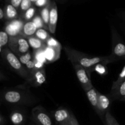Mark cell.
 I'll list each match as a JSON object with an SVG mask.
<instances>
[{
    "label": "cell",
    "mask_w": 125,
    "mask_h": 125,
    "mask_svg": "<svg viewBox=\"0 0 125 125\" xmlns=\"http://www.w3.org/2000/svg\"><path fill=\"white\" fill-rule=\"evenodd\" d=\"M63 49L68 60L70 61L72 64H79L86 68H92L97 64L101 63L107 65V64L118 61L111 55L106 56H91L78 51L69 46H65Z\"/></svg>",
    "instance_id": "cell-1"
},
{
    "label": "cell",
    "mask_w": 125,
    "mask_h": 125,
    "mask_svg": "<svg viewBox=\"0 0 125 125\" xmlns=\"http://www.w3.org/2000/svg\"><path fill=\"white\" fill-rule=\"evenodd\" d=\"M1 100L5 104L12 105H32L39 101L29 88L20 86L3 91Z\"/></svg>",
    "instance_id": "cell-2"
},
{
    "label": "cell",
    "mask_w": 125,
    "mask_h": 125,
    "mask_svg": "<svg viewBox=\"0 0 125 125\" xmlns=\"http://www.w3.org/2000/svg\"><path fill=\"white\" fill-rule=\"evenodd\" d=\"M2 58L12 67V69L21 78L27 81L30 77V74L26 67L21 63L18 56L13 53L9 48L5 47L0 50Z\"/></svg>",
    "instance_id": "cell-3"
},
{
    "label": "cell",
    "mask_w": 125,
    "mask_h": 125,
    "mask_svg": "<svg viewBox=\"0 0 125 125\" xmlns=\"http://www.w3.org/2000/svg\"><path fill=\"white\" fill-rule=\"evenodd\" d=\"M111 31L112 36L111 55L118 61L125 60V44L115 27L112 23H111Z\"/></svg>",
    "instance_id": "cell-4"
},
{
    "label": "cell",
    "mask_w": 125,
    "mask_h": 125,
    "mask_svg": "<svg viewBox=\"0 0 125 125\" xmlns=\"http://www.w3.org/2000/svg\"><path fill=\"white\" fill-rule=\"evenodd\" d=\"M8 47L18 57L29 51L30 45L26 38L20 35H17L9 37Z\"/></svg>",
    "instance_id": "cell-5"
},
{
    "label": "cell",
    "mask_w": 125,
    "mask_h": 125,
    "mask_svg": "<svg viewBox=\"0 0 125 125\" xmlns=\"http://www.w3.org/2000/svg\"><path fill=\"white\" fill-rule=\"evenodd\" d=\"M78 79L80 82L84 91L89 90L94 87L90 78L91 68H86L79 64H73Z\"/></svg>",
    "instance_id": "cell-6"
},
{
    "label": "cell",
    "mask_w": 125,
    "mask_h": 125,
    "mask_svg": "<svg viewBox=\"0 0 125 125\" xmlns=\"http://www.w3.org/2000/svg\"><path fill=\"white\" fill-rule=\"evenodd\" d=\"M30 77L29 80L26 81L23 84L20 85L23 88H28L29 87H39L46 81V72L44 67L41 68H35L29 72Z\"/></svg>",
    "instance_id": "cell-7"
},
{
    "label": "cell",
    "mask_w": 125,
    "mask_h": 125,
    "mask_svg": "<svg viewBox=\"0 0 125 125\" xmlns=\"http://www.w3.org/2000/svg\"><path fill=\"white\" fill-rule=\"evenodd\" d=\"M31 118L36 125H53L52 119L48 112L41 105L32 108Z\"/></svg>",
    "instance_id": "cell-8"
},
{
    "label": "cell",
    "mask_w": 125,
    "mask_h": 125,
    "mask_svg": "<svg viewBox=\"0 0 125 125\" xmlns=\"http://www.w3.org/2000/svg\"><path fill=\"white\" fill-rule=\"evenodd\" d=\"M57 20H58V9L56 1H51L50 5V19H49L48 31L51 34H54L56 30Z\"/></svg>",
    "instance_id": "cell-9"
},
{
    "label": "cell",
    "mask_w": 125,
    "mask_h": 125,
    "mask_svg": "<svg viewBox=\"0 0 125 125\" xmlns=\"http://www.w3.org/2000/svg\"><path fill=\"white\" fill-rule=\"evenodd\" d=\"M98 105L100 109V117L103 123L105 122V115L107 112L110 110V99L108 96L101 94L98 91Z\"/></svg>",
    "instance_id": "cell-10"
},
{
    "label": "cell",
    "mask_w": 125,
    "mask_h": 125,
    "mask_svg": "<svg viewBox=\"0 0 125 125\" xmlns=\"http://www.w3.org/2000/svg\"><path fill=\"white\" fill-rule=\"evenodd\" d=\"M72 112L65 108H59L52 112V116L57 124L59 125L65 123H68Z\"/></svg>",
    "instance_id": "cell-11"
},
{
    "label": "cell",
    "mask_w": 125,
    "mask_h": 125,
    "mask_svg": "<svg viewBox=\"0 0 125 125\" xmlns=\"http://www.w3.org/2000/svg\"><path fill=\"white\" fill-rule=\"evenodd\" d=\"M10 23L7 25L6 30H4L9 36H15L19 35V33L23 26L24 22L21 18H18L17 19L10 21Z\"/></svg>",
    "instance_id": "cell-12"
},
{
    "label": "cell",
    "mask_w": 125,
    "mask_h": 125,
    "mask_svg": "<svg viewBox=\"0 0 125 125\" xmlns=\"http://www.w3.org/2000/svg\"><path fill=\"white\" fill-rule=\"evenodd\" d=\"M61 48L46 46L44 50V54L47 62H53L58 60L61 56Z\"/></svg>",
    "instance_id": "cell-13"
},
{
    "label": "cell",
    "mask_w": 125,
    "mask_h": 125,
    "mask_svg": "<svg viewBox=\"0 0 125 125\" xmlns=\"http://www.w3.org/2000/svg\"><path fill=\"white\" fill-rule=\"evenodd\" d=\"M125 96V80L116 88L111 89L108 97L112 100L121 101Z\"/></svg>",
    "instance_id": "cell-14"
},
{
    "label": "cell",
    "mask_w": 125,
    "mask_h": 125,
    "mask_svg": "<svg viewBox=\"0 0 125 125\" xmlns=\"http://www.w3.org/2000/svg\"><path fill=\"white\" fill-rule=\"evenodd\" d=\"M87 99H89L90 104L96 113L100 116V109L98 105V91L94 87L92 88L89 90L85 91Z\"/></svg>",
    "instance_id": "cell-15"
},
{
    "label": "cell",
    "mask_w": 125,
    "mask_h": 125,
    "mask_svg": "<svg viewBox=\"0 0 125 125\" xmlns=\"http://www.w3.org/2000/svg\"><path fill=\"white\" fill-rule=\"evenodd\" d=\"M37 30V28L32 21L24 22L19 33V35L26 38L28 37L32 36L35 34Z\"/></svg>",
    "instance_id": "cell-16"
},
{
    "label": "cell",
    "mask_w": 125,
    "mask_h": 125,
    "mask_svg": "<svg viewBox=\"0 0 125 125\" xmlns=\"http://www.w3.org/2000/svg\"><path fill=\"white\" fill-rule=\"evenodd\" d=\"M26 39L28 40V43H29L30 47L32 48L34 51L45 50V48L47 46L46 42L40 40V39H39L35 35L28 37V38H26Z\"/></svg>",
    "instance_id": "cell-17"
},
{
    "label": "cell",
    "mask_w": 125,
    "mask_h": 125,
    "mask_svg": "<svg viewBox=\"0 0 125 125\" xmlns=\"http://www.w3.org/2000/svg\"><path fill=\"white\" fill-rule=\"evenodd\" d=\"M4 11L5 13V18L7 20H13L20 17L18 12V10L10 4H7L4 7Z\"/></svg>",
    "instance_id": "cell-18"
},
{
    "label": "cell",
    "mask_w": 125,
    "mask_h": 125,
    "mask_svg": "<svg viewBox=\"0 0 125 125\" xmlns=\"http://www.w3.org/2000/svg\"><path fill=\"white\" fill-rule=\"evenodd\" d=\"M10 120L13 125H23L26 120L24 113L20 110H14L10 114Z\"/></svg>",
    "instance_id": "cell-19"
},
{
    "label": "cell",
    "mask_w": 125,
    "mask_h": 125,
    "mask_svg": "<svg viewBox=\"0 0 125 125\" xmlns=\"http://www.w3.org/2000/svg\"><path fill=\"white\" fill-rule=\"evenodd\" d=\"M36 8L34 6H32L29 9L27 10L26 11L23 13L22 14H21L20 15V18H21V20H23L24 22H29V21H31L32 20V18H34V16L37 14L36 13Z\"/></svg>",
    "instance_id": "cell-20"
},
{
    "label": "cell",
    "mask_w": 125,
    "mask_h": 125,
    "mask_svg": "<svg viewBox=\"0 0 125 125\" xmlns=\"http://www.w3.org/2000/svg\"><path fill=\"white\" fill-rule=\"evenodd\" d=\"M50 5L51 3L49 4L45 7H42L40 11V15L44 22L46 29L48 30L49 26V19H50Z\"/></svg>",
    "instance_id": "cell-21"
},
{
    "label": "cell",
    "mask_w": 125,
    "mask_h": 125,
    "mask_svg": "<svg viewBox=\"0 0 125 125\" xmlns=\"http://www.w3.org/2000/svg\"><path fill=\"white\" fill-rule=\"evenodd\" d=\"M34 35L36 37H37L40 40L45 42H46L48 39L51 37L48 32L45 28H39V29H37V30L36 31Z\"/></svg>",
    "instance_id": "cell-22"
},
{
    "label": "cell",
    "mask_w": 125,
    "mask_h": 125,
    "mask_svg": "<svg viewBox=\"0 0 125 125\" xmlns=\"http://www.w3.org/2000/svg\"><path fill=\"white\" fill-rule=\"evenodd\" d=\"M9 34L5 31H1L0 32V50L8 46L9 37Z\"/></svg>",
    "instance_id": "cell-23"
},
{
    "label": "cell",
    "mask_w": 125,
    "mask_h": 125,
    "mask_svg": "<svg viewBox=\"0 0 125 125\" xmlns=\"http://www.w3.org/2000/svg\"><path fill=\"white\" fill-rule=\"evenodd\" d=\"M34 5V4L32 2L31 0H22L19 9H18V11H19L20 15L24 13L25 11L29 9L30 7H31Z\"/></svg>",
    "instance_id": "cell-24"
},
{
    "label": "cell",
    "mask_w": 125,
    "mask_h": 125,
    "mask_svg": "<svg viewBox=\"0 0 125 125\" xmlns=\"http://www.w3.org/2000/svg\"><path fill=\"white\" fill-rule=\"evenodd\" d=\"M104 125H120L118 121L116 120L113 116V115L109 111L107 112L105 115V122Z\"/></svg>",
    "instance_id": "cell-25"
},
{
    "label": "cell",
    "mask_w": 125,
    "mask_h": 125,
    "mask_svg": "<svg viewBox=\"0 0 125 125\" xmlns=\"http://www.w3.org/2000/svg\"><path fill=\"white\" fill-rule=\"evenodd\" d=\"M33 56H34V58H34L36 61H39V62H43V63H45L46 62H47L45 57L44 50H37V51H34Z\"/></svg>",
    "instance_id": "cell-26"
},
{
    "label": "cell",
    "mask_w": 125,
    "mask_h": 125,
    "mask_svg": "<svg viewBox=\"0 0 125 125\" xmlns=\"http://www.w3.org/2000/svg\"><path fill=\"white\" fill-rule=\"evenodd\" d=\"M125 80V65L124 67H123V68L122 69V71H121V72L120 73V74L118 75L117 79L112 83V87H111V89H114V88H116L118 85L120 84V83H122V82H123Z\"/></svg>",
    "instance_id": "cell-27"
},
{
    "label": "cell",
    "mask_w": 125,
    "mask_h": 125,
    "mask_svg": "<svg viewBox=\"0 0 125 125\" xmlns=\"http://www.w3.org/2000/svg\"><path fill=\"white\" fill-rule=\"evenodd\" d=\"M32 21L34 23V24L35 25V26H37V29H39V28H45V29H46V27H45L43 21L40 13H39V14L35 15L34 16V18H32Z\"/></svg>",
    "instance_id": "cell-28"
},
{
    "label": "cell",
    "mask_w": 125,
    "mask_h": 125,
    "mask_svg": "<svg viewBox=\"0 0 125 125\" xmlns=\"http://www.w3.org/2000/svg\"><path fill=\"white\" fill-rule=\"evenodd\" d=\"M18 58L20 60V61L21 62L22 64L25 65L27 62H29V61H31V60H32L33 58L31 53L29 51L27 53H26L23 54V55L18 56Z\"/></svg>",
    "instance_id": "cell-29"
},
{
    "label": "cell",
    "mask_w": 125,
    "mask_h": 125,
    "mask_svg": "<svg viewBox=\"0 0 125 125\" xmlns=\"http://www.w3.org/2000/svg\"><path fill=\"white\" fill-rule=\"evenodd\" d=\"M46 45L48 47H52L55 48H61L62 49V45H61V43L51 36L48 39L47 41L46 42Z\"/></svg>",
    "instance_id": "cell-30"
},
{
    "label": "cell",
    "mask_w": 125,
    "mask_h": 125,
    "mask_svg": "<svg viewBox=\"0 0 125 125\" xmlns=\"http://www.w3.org/2000/svg\"><path fill=\"white\" fill-rule=\"evenodd\" d=\"M96 67L94 68V70L101 75H104L107 73V69L106 67V65L103 64H97L95 65Z\"/></svg>",
    "instance_id": "cell-31"
},
{
    "label": "cell",
    "mask_w": 125,
    "mask_h": 125,
    "mask_svg": "<svg viewBox=\"0 0 125 125\" xmlns=\"http://www.w3.org/2000/svg\"><path fill=\"white\" fill-rule=\"evenodd\" d=\"M51 0H37L34 4V6L42 8L51 3Z\"/></svg>",
    "instance_id": "cell-32"
},
{
    "label": "cell",
    "mask_w": 125,
    "mask_h": 125,
    "mask_svg": "<svg viewBox=\"0 0 125 125\" xmlns=\"http://www.w3.org/2000/svg\"><path fill=\"white\" fill-rule=\"evenodd\" d=\"M35 64H36V61L33 58L32 60H31L29 62H27L25 64V66L27 69L29 71V72H31V71H32L33 69L35 68Z\"/></svg>",
    "instance_id": "cell-33"
},
{
    "label": "cell",
    "mask_w": 125,
    "mask_h": 125,
    "mask_svg": "<svg viewBox=\"0 0 125 125\" xmlns=\"http://www.w3.org/2000/svg\"><path fill=\"white\" fill-rule=\"evenodd\" d=\"M21 1L22 0H7L8 3L12 4V6H14L15 7H16L18 10V9H19Z\"/></svg>",
    "instance_id": "cell-34"
},
{
    "label": "cell",
    "mask_w": 125,
    "mask_h": 125,
    "mask_svg": "<svg viewBox=\"0 0 125 125\" xmlns=\"http://www.w3.org/2000/svg\"><path fill=\"white\" fill-rule=\"evenodd\" d=\"M68 123H69L70 125H79L78 120H76L75 116H74L73 113H72L70 119L69 121H68Z\"/></svg>",
    "instance_id": "cell-35"
},
{
    "label": "cell",
    "mask_w": 125,
    "mask_h": 125,
    "mask_svg": "<svg viewBox=\"0 0 125 125\" xmlns=\"http://www.w3.org/2000/svg\"><path fill=\"white\" fill-rule=\"evenodd\" d=\"M117 15H118V16L121 20L125 22V11H122L120 12H118Z\"/></svg>",
    "instance_id": "cell-36"
},
{
    "label": "cell",
    "mask_w": 125,
    "mask_h": 125,
    "mask_svg": "<svg viewBox=\"0 0 125 125\" xmlns=\"http://www.w3.org/2000/svg\"><path fill=\"white\" fill-rule=\"evenodd\" d=\"M0 19L1 20H3L6 19L5 18L4 11V8H2V7L0 8Z\"/></svg>",
    "instance_id": "cell-37"
},
{
    "label": "cell",
    "mask_w": 125,
    "mask_h": 125,
    "mask_svg": "<svg viewBox=\"0 0 125 125\" xmlns=\"http://www.w3.org/2000/svg\"><path fill=\"white\" fill-rule=\"evenodd\" d=\"M6 123V119L4 118V116H2V114H1V115H0V125H5Z\"/></svg>",
    "instance_id": "cell-38"
},
{
    "label": "cell",
    "mask_w": 125,
    "mask_h": 125,
    "mask_svg": "<svg viewBox=\"0 0 125 125\" xmlns=\"http://www.w3.org/2000/svg\"><path fill=\"white\" fill-rule=\"evenodd\" d=\"M70 125L68 123H65L61 124V125Z\"/></svg>",
    "instance_id": "cell-39"
},
{
    "label": "cell",
    "mask_w": 125,
    "mask_h": 125,
    "mask_svg": "<svg viewBox=\"0 0 125 125\" xmlns=\"http://www.w3.org/2000/svg\"><path fill=\"white\" fill-rule=\"evenodd\" d=\"M31 1L32 2V3L34 4H35V2H36V1H37V0H31Z\"/></svg>",
    "instance_id": "cell-40"
},
{
    "label": "cell",
    "mask_w": 125,
    "mask_h": 125,
    "mask_svg": "<svg viewBox=\"0 0 125 125\" xmlns=\"http://www.w3.org/2000/svg\"><path fill=\"white\" fill-rule=\"evenodd\" d=\"M57 1H59V2H65L66 0H57Z\"/></svg>",
    "instance_id": "cell-41"
},
{
    "label": "cell",
    "mask_w": 125,
    "mask_h": 125,
    "mask_svg": "<svg viewBox=\"0 0 125 125\" xmlns=\"http://www.w3.org/2000/svg\"><path fill=\"white\" fill-rule=\"evenodd\" d=\"M121 101H125V96L122 99V100H121Z\"/></svg>",
    "instance_id": "cell-42"
},
{
    "label": "cell",
    "mask_w": 125,
    "mask_h": 125,
    "mask_svg": "<svg viewBox=\"0 0 125 125\" xmlns=\"http://www.w3.org/2000/svg\"></svg>",
    "instance_id": "cell-43"
}]
</instances>
